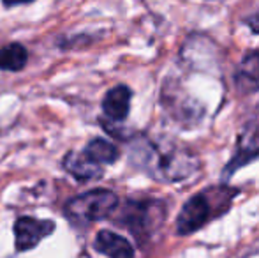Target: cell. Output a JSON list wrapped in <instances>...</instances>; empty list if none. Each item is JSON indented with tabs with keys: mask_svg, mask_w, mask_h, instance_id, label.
<instances>
[{
	"mask_svg": "<svg viewBox=\"0 0 259 258\" xmlns=\"http://www.w3.org/2000/svg\"><path fill=\"white\" fill-rule=\"evenodd\" d=\"M118 205V198L109 190H94L69 200L65 214L74 223H92L108 217Z\"/></svg>",
	"mask_w": 259,
	"mask_h": 258,
	"instance_id": "obj_2",
	"label": "cell"
},
{
	"mask_svg": "<svg viewBox=\"0 0 259 258\" xmlns=\"http://www.w3.org/2000/svg\"><path fill=\"white\" fill-rule=\"evenodd\" d=\"M259 156V126H252V128L245 129L243 136L238 141V149L236 154L233 158V161L226 166L224 177H231L238 168H242L243 165L250 163L252 159H256Z\"/></svg>",
	"mask_w": 259,
	"mask_h": 258,
	"instance_id": "obj_6",
	"label": "cell"
},
{
	"mask_svg": "<svg viewBox=\"0 0 259 258\" xmlns=\"http://www.w3.org/2000/svg\"><path fill=\"white\" fill-rule=\"evenodd\" d=\"M64 168L78 180H92L103 175V166L92 161L85 152H69L64 159Z\"/></svg>",
	"mask_w": 259,
	"mask_h": 258,
	"instance_id": "obj_7",
	"label": "cell"
},
{
	"mask_svg": "<svg viewBox=\"0 0 259 258\" xmlns=\"http://www.w3.org/2000/svg\"><path fill=\"white\" fill-rule=\"evenodd\" d=\"M236 87L242 94L259 90V50L243 59L236 72Z\"/></svg>",
	"mask_w": 259,
	"mask_h": 258,
	"instance_id": "obj_10",
	"label": "cell"
},
{
	"mask_svg": "<svg viewBox=\"0 0 259 258\" xmlns=\"http://www.w3.org/2000/svg\"><path fill=\"white\" fill-rule=\"evenodd\" d=\"M211 216V205L205 195H194L184 207L177 219V230L180 235L194 234Z\"/></svg>",
	"mask_w": 259,
	"mask_h": 258,
	"instance_id": "obj_3",
	"label": "cell"
},
{
	"mask_svg": "<svg viewBox=\"0 0 259 258\" xmlns=\"http://www.w3.org/2000/svg\"><path fill=\"white\" fill-rule=\"evenodd\" d=\"M85 152L92 161L99 163L101 166L103 165H111L118 159V149L108 140H103V138H96L92 140L89 145L85 147Z\"/></svg>",
	"mask_w": 259,
	"mask_h": 258,
	"instance_id": "obj_11",
	"label": "cell"
},
{
	"mask_svg": "<svg viewBox=\"0 0 259 258\" xmlns=\"http://www.w3.org/2000/svg\"><path fill=\"white\" fill-rule=\"evenodd\" d=\"M133 161L147 170L154 179L177 182L191 177L198 170V159L187 151H162L150 141H140L133 147Z\"/></svg>",
	"mask_w": 259,
	"mask_h": 258,
	"instance_id": "obj_1",
	"label": "cell"
},
{
	"mask_svg": "<svg viewBox=\"0 0 259 258\" xmlns=\"http://www.w3.org/2000/svg\"><path fill=\"white\" fill-rule=\"evenodd\" d=\"M55 230V223L48 219H35V217H20L14 225V237H16L18 251H27L39 244L45 237Z\"/></svg>",
	"mask_w": 259,
	"mask_h": 258,
	"instance_id": "obj_5",
	"label": "cell"
},
{
	"mask_svg": "<svg viewBox=\"0 0 259 258\" xmlns=\"http://www.w3.org/2000/svg\"><path fill=\"white\" fill-rule=\"evenodd\" d=\"M131 108V90L125 85H116L106 94L103 112L111 121H125Z\"/></svg>",
	"mask_w": 259,
	"mask_h": 258,
	"instance_id": "obj_8",
	"label": "cell"
},
{
	"mask_svg": "<svg viewBox=\"0 0 259 258\" xmlns=\"http://www.w3.org/2000/svg\"><path fill=\"white\" fill-rule=\"evenodd\" d=\"M6 6H16V4H23V2H32V0H2Z\"/></svg>",
	"mask_w": 259,
	"mask_h": 258,
	"instance_id": "obj_14",
	"label": "cell"
},
{
	"mask_svg": "<svg viewBox=\"0 0 259 258\" xmlns=\"http://www.w3.org/2000/svg\"><path fill=\"white\" fill-rule=\"evenodd\" d=\"M96 249L109 258H134V249L122 235L103 230L96 237Z\"/></svg>",
	"mask_w": 259,
	"mask_h": 258,
	"instance_id": "obj_9",
	"label": "cell"
},
{
	"mask_svg": "<svg viewBox=\"0 0 259 258\" xmlns=\"http://www.w3.org/2000/svg\"><path fill=\"white\" fill-rule=\"evenodd\" d=\"M157 210H159L157 203L129 202L122 210V223L134 235H141L145 232H150L157 223H160V219H155V217H160Z\"/></svg>",
	"mask_w": 259,
	"mask_h": 258,
	"instance_id": "obj_4",
	"label": "cell"
},
{
	"mask_svg": "<svg viewBox=\"0 0 259 258\" xmlns=\"http://www.w3.org/2000/svg\"><path fill=\"white\" fill-rule=\"evenodd\" d=\"M27 64V50L20 43H13L0 50V69L2 71H20Z\"/></svg>",
	"mask_w": 259,
	"mask_h": 258,
	"instance_id": "obj_12",
	"label": "cell"
},
{
	"mask_svg": "<svg viewBox=\"0 0 259 258\" xmlns=\"http://www.w3.org/2000/svg\"><path fill=\"white\" fill-rule=\"evenodd\" d=\"M247 23L250 25V28H252L254 32H259V13L254 14L252 18H249V20H247Z\"/></svg>",
	"mask_w": 259,
	"mask_h": 258,
	"instance_id": "obj_13",
	"label": "cell"
}]
</instances>
